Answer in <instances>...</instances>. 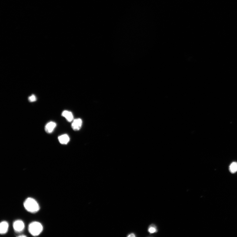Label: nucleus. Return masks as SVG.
<instances>
[{"mask_svg":"<svg viewBox=\"0 0 237 237\" xmlns=\"http://www.w3.org/2000/svg\"><path fill=\"white\" fill-rule=\"evenodd\" d=\"M62 116L66 119L68 121L71 122L74 120V116L72 113L69 111L65 110L62 113Z\"/></svg>","mask_w":237,"mask_h":237,"instance_id":"nucleus-6","label":"nucleus"},{"mask_svg":"<svg viewBox=\"0 0 237 237\" xmlns=\"http://www.w3.org/2000/svg\"><path fill=\"white\" fill-rule=\"evenodd\" d=\"M28 99L30 102H33L36 101L37 99L36 96L34 95H33L29 97Z\"/></svg>","mask_w":237,"mask_h":237,"instance_id":"nucleus-11","label":"nucleus"},{"mask_svg":"<svg viewBox=\"0 0 237 237\" xmlns=\"http://www.w3.org/2000/svg\"><path fill=\"white\" fill-rule=\"evenodd\" d=\"M8 224L6 221H3L0 224V233L2 234L6 233L8 229Z\"/></svg>","mask_w":237,"mask_h":237,"instance_id":"nucleus-7","label":"nucleus"},{"mask_svg":"<svg viewBox=\"0 0 237 237\" xmlns=\"http://www.w3.org/2000/svg\"><path fill=\"white\" fill-rule=\"evenodd\" d=\"M24 224L23 222L21 220H18L14 222L13 228L16 231L20 232L23 231L24 228Z\"/></svg>","mask_w":237,"mask_h":237,"instance_id":"nucleus-3","label":"nucleus"},{"mask_svg":"<svg viewBox=\"0 0 237 237\" xmlns=\"http://www.w3.org/2000/svg\"><path fill=\"white\" fill-rule=\"evenodd\" d=\"M58 139L59 142L62 144H67L70 141L69 136L66 134L60 135Z\"/></svg>","mask_w":237,"mask_h":237,"instance_id":"nucleus-8","label":"nucleus"},{"mask_svg":"<svg viewBox=\"0 0 237 237\" xmlns=\"http://www.w3.org/2000/svg\"><path fill=\"white\" fill-rule=\"evenodd\" d=\"M128 237H135V234L133 233H131V234H129L128 236Z\"/></svg>","mask_w":237,"mask_h":237,"instance_id":"nucleus-12","label":"nucleus"},{"mask_svg":"<svg viewBox=\"0 0 237 237\" xmlns=\"http://www.w3.org/2000/svg\"><path fill=\"white\" fill-rule=\"evenodd\" d=\"M19 236L21 237H26V235H22Z\"/></svg>","mask_w":237,"mask_h":237,"instance_id":"nucleus-13","label":"nucleus"},{"mask_svg":"<svg viewBox=\"0 0 237 237\" xmlns=\"http://www.w3.org/2000/svg\"><path fill=\"white\" fill-rule=\"evenodd\" d=\"M56 126V123L53 122H50L45 126V130L47 133H53Z\"/></svg>","mask_w":237,"mask_h":237,"instance_id":"nucleus-4","label":"nucleus"},{"mask_svg":"<svg viewBox=\"0 0 237 237\" xmlns=\"http://www.w3.org/2000/svg\"><path fill=\"white\" fill-rule=\"evenodd\" d=\"M157 230L155 226L154 225L150 226L148 229V231L150 234L157 232Z\"/></svg>","mask_w":237,"mask_h":237,"instance_id":"nucleus-10","label":"nucleus"},{"mask_svg":"<svg viewBox=\"0 0 237 237\" xmlns=\"http://www.w3.org/2000/svg\"><path fill=\"white\" fill-rule=\"evenodd\" d=\"M43 226L42 224L37 222H34L29 224L28 226L29 232L34 236H36L42 233Z\"/></svg>","mask_w":237,"mask_h":237,"instance_id":"nucleus-2","label":"nucleus"},{"mask_svg":"<svg viewBox=\"0 0 237 237\" xmlns=\"http://www.w3.org/2000/svg\"><path fill=\"white\" fill-rule=\"evenodd\" d=\"M82 121L80 119H75L73 120L72 127L74 130H79L82 127Z\"/></svg>","mask_w":237,"mask_h":237,"instance_id":"nucleus-5","label":"nucleus"},{"mask_svg":"<svg viewBox=\"0 0 237 237\" xmlns=\"http://www.w3.org/2000/svg\"><path fill=\"white\" fill-rule=\"evenodd\" d=\"M229 170L231 173H235L237 171V163L234 162L232 163L230 166Z\"/></svg>","mask_w":237,"mask_h":237,"instance_id":"nucleus-9","label":"nucleus"},{"mask_svg":"<svg viewBox=\"0 0 237 237\" xmlns=\"http://www.w3.org/2000/svg\"><path fill=\"white\" fill-rule=\"evenodd\" d=\"M24 206L29 212L36 213L40 209V207L37 201L34 199L29 198L27 199L24 203Z\"/></svg>","mask_w":237,"mask_h":237,"instance_id":"nucleus-1","label":"nucleus"}]
</instances>
